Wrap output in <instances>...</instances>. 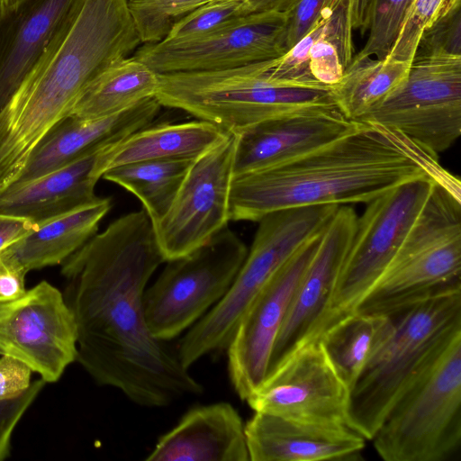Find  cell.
<instances>
[{"mask_svg": "<svg viewBox=\"0 0 461 461\" xmlns=\"http://www.w3.org/2000/svg\"><path fill=\"white\" fill-rule=\"evenodd\" d=\"M461 8V0H412L387 58L411 62L424 32Z\"/></svg>", "mask_w": 461, "mask_h": 461, "instance_id": "cell-33", "label": "cell"}, {"mask_svg": "<svg viewBox=\"0 0 461 461\" xmlns=\"http://www.w3.org/2000/svg\"><path fill=\"white\" fill-rule=\"evenodd\" d=\"M323 230L308 240L273 276L237 328L227 348L228 370L231 384L241 400L246 401L267 375L278 331Z\"/></svg>", "mask_w": 461, "mask_h": 461, "instance_id": "cell-16", "label": "cell"}, {"mask_svg": "<svg viewBox=\"0 0 461 461\" xmlns=\"http://www.w3.org/2000/svg\"><path fill=\"white\" fill-rule=\"evenodd\" d=\"M140 43L128 0H77L0 110V185L18 178L34 148L71 113L89 84Z\"/></svg>", "mask_w": 461, "mask_h": 461, "instance_id": "cell-2", "label": "cell"}, {"mask_svg": "<svg viewBox=\"0 0 461 461\" xmlns=\"http://www.w3.org/2000/svg\"><path fill=\"white\" fill-rule=\"evenodd\" d=\"M411 64L387 57L353 58L341 79L330 89L338 109L347 118L360 122L404 82Z\"/></svg>", "mask_w": 461, "mask_h": 461, "instance_id": "cell-29", "label": "cell"}, {"mask_svg": "<svg viewBox=\"0 0 461 461\" xmlns=\"http://www.w3.org/2000/svg\"><path fill=\"white\" fill-rule=\"evenodd\" d=\"M158 74L133 56L102 71L86 88L70 116L95 119L122 113L155 97Z\"/></svg>", "mask_w": 461, "mask_h": 461, "instance_id": "cell-27", "label": "cell"}, {"mask_svg": "<svg viewBox=\"0 0 461 461\" xmlns=\"http://www.w3.org/2000/svg\"><path fill=\"white\" fill-rule=\"evenodd\" d=\"M248 248L228 227L206 243L167 264L144 293L152 334L167 341L192 327L227 293Z\"/></svg>", "mask_w": 461, "mask_h": 461, "instance_id": "cell-10", "label": "cell"}, {"mask_svg": "<svg viewBox=\"0 0 461 461\" xmlns=\"http://www.w3.org/2000/svg\"><path fill=\"white\" fill-rule=\"evenodd\" d=\"M248 14L240 0H211L176 23L165 39L183 40L212 33Z\"/></svg>", "mask_w": 461, "mask_h": 461, "instance_id": "cell-34", "label": "cell"}, {"mask_svg": "<svg viewBox=\"0 0 461 461\" xmlns=\"http://www.w3.org/2000/svg\"><path fill=\"white\" fill-rule=\"evenodd\" d=\"M425 160L368 124L328 146L284 164L233 176L230 221H258L298 207L366 203L429 175Z\"/></svg>", "mask_w": 461, "mask_h": 461, "instance_id": "cell-3", "label": "cell"}, {"mask_svg": "<svg viewBox=\"0 0 461 461\" xmlns=\"http://www.w3.org/2000/svg\"><path fill=\"white\" fill-rule=\"evenodd\" d=\"M393 331L389 315L353 312L318 339L349 391Z\"/></svg>", "mask_w": 461, "mask_h": 461, "instance_id": "cell-28", "label": "cell"}, {"mask_svg": "<svg viewBox=\"0 0 461 461\" xmlns=\"http://www.w3.org/2000/svg\"><path fill=\"white\" fill-rule=\"evenodd\" d=\"M146 461H249L245 424L229 402L195 407L162 435Z\"/></svg>", "mask_w": 461, "mask_h": 461, "instance_id": "cell-22", "label": "cell"}, {"mask_svg": "<svg viewBox=\"0 0 461 461\" xmlns=\"http://www.w3.org/2000/svg\"><path fill=\"white\" fill-rule=\"evenodd\" d=\"M160 108L157 98L151 97L122 113L107 117H65L34 148L15 181L39 177L90 151L122 140L151 124Z\"/></svg>", "mask_w": 461, "mask_h": 461, "instance_id": "cell-21", "label": "cell"}, {"mask_svg": "<svg viewBox=\"0 0 461 461\" xmlns=\"http://www.w3.org/2000/svg\"><path fill=\"white\" fill-rule=\"evenodd\" d=\"M286 23L287 13L250 14L212 33L143 44L133 57L157 74L234 68L283 56Z\"/></svg>", "mask_w": 461, "mask_h": 461, "instance_id": "cell-13", "label": "cell"}, {"mask_svg": "<svg viewBox=\"0 0 461 461\" xmlns=\"http://www.w3.org/2000/svg\"><path fill=\"white\" fill-rule=\"evenodd\" d=\"M393 331L350 390L347 424L371 439L398 397L461 323V288L388 314Z\"/></svg>", "mask_w": 461, "mask_h": 461, "instance_id": "cell-5", "label": "cell"}, {"mask_svg": "<svg viewBox=\"0 0 461 461\" xmlns=\"http://www.w3.org/2000/svg\"><path fill=\"white\" fill-rule=\"evenodd\" d=\"M326 2L327 0H300L287 12L286 52L309 31Z\"/></svg>", "mask_w": 461, "mask_h": 461, "instance_id": "cell-37", "label": "cell"}, {"mask_svg": "<svg viewBox=\"0 0 461 461\" xmlns=\"http://www.w3.org/2000/svg\"><path fill=\"white\" fill-rule=\"evenodd\" d=\"M364 127L337 106L315 107L278 116L238 135L234 176L272 167L328 146Z\"/></svg>", "mask_w": 461, "mask_h": 461, "instance_id": "cell-18", "label": "cell"}, {"mask_svg": "<svg viewBox=\"0 0 461 461\" xmlns=\"http://www.w3.org/2000/svg\"><path fill=\"white\" fill-rule=\"evenodd\" d=\"M359 122L397 132L437 155L461 134V56L415 55L404 82Z\"/></svg>", "mask_w": 461, "mask_h": 461, "instance_id": "cell-11", "label": "cell"}, {"mask_svg": "<svg viewBox=\"0 0 461 461\" xmlns=\"http://www.w3.org/2000/svg\"><path fill=\"white\" fill-rule=\"evenodd\" d=\"M45 382L41 378L16 398L0 401V461L11 452L12 436L19 421L35 401Z\"/></svg>", "mask_w": 461, "mask_h": 461, "instance_id": "cell-36", "label": "cell"}, {"mask_svg": "<svg viewBox=\"0 0 461 461\" xmlns=\"http://www.w3.org/2000/svg\"><path fill=\"white\" fill-rule=\"evenodd\" d=\"M13 302H10V303H0V315L2 313H4L10 306V304L12 303Z\"/></svg>", "mask_w": 461, "mask_h": 461, "instance_id": "cell-43", "label": "cell"}, {"mask_svg": "<svg viewBox=\"0 0 461 461\" xmlns=\"http://www.w3.org/2000/svg\"><path fill=\"white\" fill-rule=\"evenodd\" d=\"M23 0H0V10H7L14 7Z\"/></svg>", "mask_w": 461, "mask_h": 461, "instance_id": "cell-42", "label": "cell"}, {"mask_svg": "<svg viewBox=\"0 0 461 461\" xmlns=\"http://www.w3.org/2000/svg\"><path fill=\"white\" fill-rule=\"evenodd\" d=\"M417 54L461 56V8L439 20L422 33L415 52Z\"/></svg>", "mask_w": 461, "mask_h": 461, "instance_id": "cell-35", "label": "cell"}, {"mask_svg": "<svg viewBox=\"0 0 461 461\" xmlns=\"http://www.w3.org/2000/svg\"><path fill=\"white\" fill-rule=\"evenodd\" d=\"M357 220L354 209L344 204L338 207L325 226L278 331L267 372L302 345L320 321L351 243Z\"/></svg>", "mask_w": 461, "mask_h": 461, "instance_id": "cell-19", "label": "cell"}, {"mask_svg": "<svg viewBox=\"0 0 461 461\" xmlns=\"http://www.w3.org/2000/svg\"><path fill=\"white\" fill-rule=\"evenodd\" d=\"M74 316L63 294L41 281L0 315V352L57 382L77 356Z\"/></svg>", "mask_w": 461, "mask_h": 461, "instance_id": "cell-15", "label": "cell"}, {"mask_svg": "<svg viewBox=\"0 0 461 461\" xmlns=\"http://www.w3.org/2000/svg\"><path fill=\"white\" fill-rule=\"evenodd\" d=\"M211 0H128V9L143 44L164 40L173 25Z\"/></svg>", "mask_w": 461, "mask_h": 461, "instance_id": "cell-31", "label": "cell"}, {"mask_svg": "<svg viewBox=\"0 0 461 461\" xmlns=\"http://www.w3.org/2000/svg\"><path fill=\"white\" fill-rule=\"evenodd\" d=\"M460 195L436 182L393 260L355 312L388 315L461 288Z\"/></svg>", "mask_w": 461, "mask_h": 461, "instance_id": "cell-7", "label": "cell"}, {"mask_svg": "<svg viewBox=\"0 0 461 461\" xmlns=\"http://www.w3.org/2000/svg\"><path fill=\"white\" fill-rule=\"evenodd\" d=\"M437 180L423 176L367 203L320 321L306 339H318L353 313L385 271L423 209ZM303 342V343H304Z\"/></svg>", "mask_w": 461, "mask_h": 461, "instance_id": "cell-9", "label": "cell"}, {"mask_svg": "<svg viewBox=\"0 0 461 461\" xmlns=\"http://www.w3.org/2000/svg\"><path fill=\"white\" fill-rule=\"evenodd\" d=\"M155 97L161 106L236 134L285 114L337 106L330 90L271 82L259 62L224 70L158 74Z\"/></svg>", "mask_w": 461, "mask_h": 461, "instance_id": "cell-8", "label": "cell"}, {"mask_svg": "<svg viewBox=\"0 0 461 461\" xmlns=\"http://www.w3.org/2000/svg\"><path fill=\"white\" fill-rule=\"evenodd\" d=\"M32 369L21 360L3 355L0 358V401L23 393L31 385Z\"/></svg>", "mask_w": 461, "mask_h": 461, "instance_id": "cell-38", "label": "cell"}, {"mask_svg": "<svg viewBox=\"0 0 461 461\" xmlns=\"http://www.w3.org/2000/svg\"><path fill=\"white\" fill-rule=\"evenodd\" d=\"M238 136L229 133L192 161L169 208L152 223L166 262L194 250L227 227Z\"/></svg>", "mask_w": 461, "mask_h": 461, "instance_id": "cell-12", "label": "cell"}, {"mask_svg": "<svg viewBox=\"0 0 461 461\" xmlns=\"http://www.w3.org/2000/svg\"><path fill=\"white\" fill-rule=\"evenodd\" d=\"M412 0H368L362 35L367 40L354 59H384L397 37L402 21Z\"/></svg>", "mask_w": 461, "mask_h": 461, "instance_id": "cell-32", "label": "cell"}, {"mask_svg": "<svg viewBox=\"0 0 461 461\" xmlns=\"http://www.w3.org/2000/svg\"><path fill=\"white\" fill-rule=\"evenodd\" d=\"M112 207L110 198L94 202L37 222L35 230L2 251L29 271L62 264L97 230Z\"/></svg>", "mask_w": 461, "mask_h": 461, "instance_id": "cell-26", "label": "cell"}, {"mask_svg": "<svg viewBox=\"0 0 461 461\" xmlns=\"http://www.w3.org/2000/svg\"><path fill=\"white\" fill-rule=\"evenodd\" d=\"M163 262L142 209L113 221L61 264L63 295L77 325V360L97 384L150 408L203 391L147 322L146 285Z\"/></svg>", "mask_w": 461, "mask_h": 461, "instance_id": "cell-1", "label": "cell"}, {"mask_svg": "<svg viewBox=\"0 0 461 461\" xmlns=\"http://www.w3.org/2000/svg\"><path fill=\"white\" fill-rule=\"evenodd\" d=\"M249 461L353 460L366 438L347 425H320L255 411L245 424Z\"/></svg>", "mask_w": 461, "mask_h": 461, "instance_id": "cell-20", "label": "cell"}, {"mask_svg": "<svg viewBox=\"0 0 461 461\" xmlns=\"http://www.w3.org/2000/svg\"><path fill=\"white\" fill-rule=\"evenodd\" d=\"M230 132L202 120L145 126L104 147L96 172L102 178L108 169L125 164L168 159L194 160L222 140Z\"/></svg>", "mask_w": 461, "mask_h": 461, "instance_id": "cell-25", "label": "cell"}, {"mask_svg": "<svg viewBox=\"0 0 461 461\" xmlns=\"http://www.w3.org/2000/svg\"><path fill=\"white\" fill-rule=\"evenodd\" d=\"M37 226L29 218L0 213V251L32 233Z\"/></svg>", "mask_w": 461, "mask_h": 461, "instance_id": "cell-40", "label": "cell"}, {"mask_svg": "<svg viewBox=\"0 0 461 461\" xmlns=\"http://www.w3.org/2000/svg\"><path fill=\"white\" fill-rule=\"evenodd\" d=\"M193 160H149L125 164L105 171L102 178L134 194L152 223L172 203Z\"/></svg>", "mask_w": 461, "mask_h": 461, "instance_id": "cell-30", "label": "cell"}, {"mask_svg": "<svg viewBox=\"0 0 461 461\" xmlns=\"http://www.w3.org/2000/svg\"><path fill=\"white\" fill-rule=\"evenodd\" d=\"M103 148L39 177L0 187V213L39 222L94 202L98 198L96 163Z\"/></svg>", "mask_w": 461, "mask_h": 461, "instance_id": "cell-24", "label": "cell"}, {"mask_svg": "<svg viewBox=\"0 0 461 461\" xmlns=\"http://www.w3.org/2000/svg\"><path fill=\"white\" fill-rule=\"evenodd\" d=\"M339 206L280 210L258 221L252 245L229 290L178 345L176 353L185 368L205 355L228 348L259 292L308 240L325 228Z\"/></svg>", "mask_w": 461, "mask_h": 461, "instance_id": "cell-6", "label": "cell"}, {"mask_svg": "<svg viewBox=\"0 0 461 461\" xmlns=\"http://www.w3.org/2000/svg\"><path fill=\"white\" fill-rule=\"evenodd\" d=\"M350 391L322 342L309 340L269 370L246 400L258 412L320 425H347Z\"/></svg>", "mask_w": 461, "mask_h": 461, "instance_id": "cell-14", "label": "cell"}, {"mask_svg": "<svg viewBox=\"0 0 461 461\" xmlns=\"http://www.w3.org/2000/svg\"><path fill=\"white\" fill-rule=\"evenodd\" d=\"M386 461H445L461 446V323L393 404L371 438Z\"/></svg>", "mask_w": 461, "mask_h": 461, "instance_id": "cell-4", "label": "cell"}, {"mask_svg": "<svg viewBox=\"0 0 461 461\" xmlns=\"http://www.w3.org/2000/svg\"><path fill=\"white\" fill-rule=\"evenodd\" d=\"M248 14L290 11L300 0H240Z\"/></svg>", "mask_w": 461, "mask_h": 461, "instance_id": "cell-41", "label": "cell"}, {"mask_svg": "<svg viewBox=\"0 0 461 461\" xmlns=\"http://www.w3.org/2000/svg\"><path fill=\"white\" fill-rule=\"evenodd\" d=\"M368 0H327L305 35L283 56L261 61L271 82L330 90L354 57L353 33L362 30Z\"/></svg>", "mask_w": 461, "mask_h": 461, "instance_id": "cell-17", "label": "cell"}, {"mask_svg": "<svg viewBox=\"0 0 461 461\" xmlns=\"http://www.w3.org/2000/svg\"><path fill=\"white\" fill-rule=\"evenodd\" d=\"M26 274L14 259L0 251V303L16 301L26 293Z\"/></svg>", "mask_w": 461, "mask_h": 461, "instance_id": "cell-39", "label": "cell"}, {"mask_svg": "<svg viewBox=\"0 0 461 461\" xmlns=\"http://www.w3.org/2000/svg\"><path fill=\"white\" fill-rule=\"evenodd\" d=\"M77 0H23L0 10V110L40 59Z\"/></svg>", "mask_w": 461, "mask_h": 461, "instance_id": "cell-23", "label": "cell"}]
</instances>
